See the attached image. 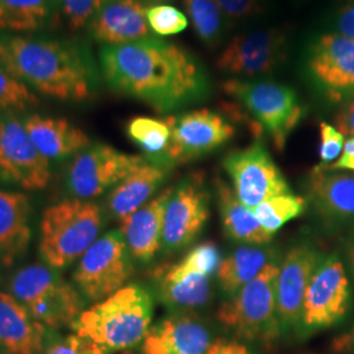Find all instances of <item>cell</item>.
Instances as JSON below:
<instances>
[{
  "mask_svg": "<svg viewBox=\"0 0 354 354\" xmlns=\"http://www.w3.org/2000/svg\"><path fill=\"white\" fill-rule=\"evenodd\" d=\"M100 66L111 88L162 113L198 102L209 92V77L201 64L160 38L102 46Z\"/></svg>",
  "mask_w": 354,
  "mask_h": 354,
  "instance_id": "6da1fadb",
  "label": "cell"
},
{
  "mask_svg": "<svg viewBox=\"0 0 354 354\" xmlns=\"http://www.w3.org/2000/svg\"><path fill=\"white\" fill-rule=\"evenodd\" d=\"M0 66L38 92L64 102H83L96 87L88 51L54 38L0 37Z\"/></svg>",
  "mask_w": 354,
  "mask_h": 354,
  "instance_id": "7a4b0ae2",
  "label": "cell"
},
{
  "mask_svg": "<svg viewBox=\"0 0 354 354\" xmlns=\"http://www.w3.org/2000/svg\"><path fill=\"white\" fill-rule=\"evenodd\" d=\"M152 317L151 294L133 283L84 310L73 329L100 353H118L142 344Z\"/></svg>",
  "mask_w": 354,
  "mask_h": 354,
  "instance_id": "3957f363",
  "label": "cell"
},
{
  "mask_svg": "<svg viewBox=\"0 0 354 354\" xmlns=\"http://www.w3.org/2000/svg\"><path fill=\"white\" fill-rule=\"evenodd\" d=\"M102 223V210L96 203L73 198L51 205L39 226L41 257L55 270L71 266L97 241Z\"/></svg>",
  "mask_w": 354,
  "mask_h": 354,
  "instance_id": "277c9868",
  "label": "cell"
},
{
  "mask_svg": "<svg viewBox=\"0 0 354 354\" xmlns=\"http://www.w3.org/2000/svg\"><path fill=\"white\" fill-rule=\"evenodd\" d=\"M11 294L32 317L51 330L74 326L84 311L83 295L50 266L35 264L20 269L11 279Z\"/></svg>",
  "mask_w": 354,
  "mask_h": 354,
  "instance_id": "5b68a950",
  "label": "cell"
},
{
  "mask_svg": "<svg viewBox=\"0 0 354 354\" xmlns=\"http://www.w3.org/2000/svg\"><path fill=\"white\" fill-rule=\"evenodd\" d=\"M279 266L272 260L264 270L221 304L218 322L239 339L270 344L279 337L276 281Z\"/></svg>",
  "mask_w": 354,
  "mask_h": 354,
  "instance_id": "8992f818",
  "label": "cell"
},
{
  "mask_svg": "<svg viewBox=\"0 0 354 354\" xmlns=\"http://www.w3.org/2000/svg\"><path fill=\"white\" fill-rule=\"evenodd\" d=\"M253 117V133L266 131L282 151L292 130L304 117V108L294 89L266 80L231 79L222 86Z\"/></svg>",
  "mask_w": 354,
  "mask_h": 354,
  "instance_id": "52a82bcc",
  "label": "cell"
},
{
  "mask_svg": "<svg viewBox=\"0 0 354 354\" xmlns=\"http://www.w3.org/2000/svg\"><path fill=\"white\" fill-rule=\"evenodd\" d=\"M134 272L121 231L113 230L95 241L74 272L77 290L91 302H100L125 288Z\"/></svg>",
  "mask_w": 354,
  "mask_h": 354,
  "instance_id": "ba28073f",
  "label": "cell"
},
{
  "mask_svg": "<svg viewBox=\"0 0 354 354\" xmlns=\"http://www.w3.org/2000/svg\"><path fill=\"white\" fill-rule=\"evenodd\" d=\"M149 159L118 151L112 146L96 143L76 153L67 165L66 183L80 200H91L114 188Z\"/></svg>",
  "mask_w": 354,
  "mask_h": 354,
  "instance_id": "9c48e42d",
  "label": "cell"
},
{
  "mask_svg": "<svg viewBox=\"0 0 354 354\" xmlns=\"http://www.w3.org/2000/svg\"><path fill=\"white\" fill-rule=\"evenodd\" d=\"M223 167L239 201L252 212L266 200L291 192L281 169L260 142L228 153Z\"/></svg>",
  "mask_w": 354,
  "mask_h": 354,
  "instance_id": "30bf717a",
  "label": "cell"
},
{
  "mask_svg": "<svg viewBox=\"0 0 354 354\" xmlns=\"http://www.w3.org/2000/svg\"><path fill=\"white\" fill-rule=\"evenodd\" d=\"M51 178L49 160L38 151L23 122L0 118V180L24 190H41Z\"/></svg>",
  "mask_w": 354,
  "mask_h": 354,
  "instance_id": "8fae6325",
  "label": "cell"
},
{
  "mask_svg": "<svg viewBox=\"0 0 354 354\" xmlns=\"http://www.w3.org/2000/svg\"><path fill=\"white\" fill-rule=\"evenodd\" d=\"M209 215V193L203 174H193L174 189L167 203L162 247L172 252L190 245L203 231Z\"/></svg>",
  "mask_w": 354,
  "mask_h": 354,
  "instance_id": "7c38bea8",
  "label": "cell"
},
{
  "mask_svg": "<svg viewBox=\"0 0 354 354\" xmlns=\"http://www.w3.org/2000/svg\"><path fill=\"white\" fill-rule=\"evenodd\" d=\"M286 35L277 29H260L243 33L216 58V67L227 75L254 77L268 75L283 64L286 57Z\"/></svg>",
  "mask_w": 354,
  "mask_h": 354,
  "instance_id": "4fadbf2b",
  "label": "cell"
},
{
  "mask_svg": "<svg viewBox=\"0 0 354 354\" xmlns=\"http://www.w3.org/2000/svg\"><path fill=\"white\" fill-rule=\"evenodd\" d=\"M349 279L337 256L320 261L304 295L301 322L307 328H327L348 311Z\"/></svg>",
  "mask_w": 354,
  "mask_h": 354,
  "instance_id": "5bb4252c",
  "label": "cell"
},
{
  "mask_svg": "<svg viewBox=\"0 0 354 354\" xmlns=\"http://www.w3.org/2000/svg\"><path fill=\"white\" fill-rule=\"evenodd\" d=\"M307 70L330 100L354 95V38L340 33L317 38L308 51Z\"/></svg>",
  "mask_w": 354,
  "mask_h": 354,
  "instance_id": "9a60e30c",
  "label": "cell"
},
{
  "mask_svg": "<svg viewBox=\"0 0 354 354\" xmlns=\"http://www.w3.org/2000/svg\"><path fill=\"white\" fill-rule=\"evenodd\" d=\"M234 134V125L223 115L209 109L174 115L172 145L167 160L174 165L189 162L219 149Z\"/></svg>",
  "mask_w": 354,
  "mask_h": 354,
  "instance_id": "2e32d148",
  "label": "cell"
},
{
  "mask_svg": "<svg viewBox=\"0 0 354 354\" xmlns=\"http://www.w3.org/2000/svg\"><path fill=\"white\" fill-rule=\"evenodd\" d=\"M320 261L317 250L306 243L294 245L286 253L276 281V306L281 327H290L301 322L304 295Z\"/></svg>",
  "mask_w": 354,
  "mask_h": 354,
  "instance_id": "e0dca14e",
  "label": "cell"
},
{
  "mask_svg": "<svg viewBox=\"0 0 354 354\" xmlns=\"http://www.w3.org/2000/svg\"><path fill=\"white\" fill-rule=\"evenodd\" d=\"M146 10L147 7L137 0H106L91 19L89 35L104 46L152 37Z\"/></svg>",
  "mask_w": 354,
  "mask_h": 354,
  "instance_id": "ac0fdd59",
  "label": "cell"
},
{
  "mask_svg": "<svg viewBox=\"0 0 354 354\" xmlns=\"http://www.w3.org/2000/svg\"><path fill=\"white\" fill-rule=\"evenodd\" d=\"M209 329L197 317L175 314L151 326L140 344V354H207Z\"/></svg>",
  "mask_w": 354,
  "mask_h": 354,
  "instance_id": "d6986e66",
  "label": "cell"
},
{
  "mask_svg": "<svg viewBox=\"0 0 354 354\" xmlns=\"http://www.w3.org/2000/svg\"><path fill=\"white\" fill-rule=\"evenodd\" d=\"M169 187L121 221V234L133 260L149 263L162 247L165 207L174 192Z\"/></svg>",
  "mask_w": 354,
  "mask_h": 354,
  "instance_id": "ffe728a7",
  "label": "cell"
},
{
  "mask_svg": "<svg viewBox=\"0 0 354 354\" xmlns=\"http://www.w3.org/2000/svg\"><path fill=\"white\" fill-rule=\"evenodd\" d=\"M53 332L36 322L12 294L0 292V353L39 354Z\"/></svg>",
  "mask_w": 354,
  "mask_h": 354,
  "instance_id": "44dd1931",
  "label": "cell"
},
{
  "mask_svg": "<svg viewBox=\"0 0 354 354\" xmlns=\"http://www.w3.org/2000/svg\"><path fill=\"white\" fill-rule=\"evenodd\" d=\"M307 192L319 214L326 219H354V174L317 165L307 178Z\"/></svg>",
  "mask_w": 354,
  "mask_h": 354,
  "instance_id": "7402d4cb",
  "label": "cell"
},
{
  "mask_svg": "<svg viewBox=\"0 0 354 354\" xmlns=\"http://www.w3.org/2000/svg\"><path fill=\"white\" fill-rule=\"evenodd\" d=\"M30 213L26 194L0 189V260L6 266L15 264L29 247Z\"/></svg>",
  "mask_w": 354,
  "mask_h": 354,
  "instance_id": "603a6c76",
  "label": "cell"
},
{
  "mask_svg": "<svg viewBox=\"0 0 354 354\" xmlns=\"http://www.w3.org/2000/svg\"><path fill=\"white\" fill-rule=\"evenodd\" d=\"M23 124L38 151L48 160L75 156L91 145L88 136L64 118L33 114Z\"/></svg>",
  "mask_w": 354,
  "mask_h": 354,
  "instance_id": "cb8c5ba5",
  "label": "cell"
},
{
  "mask_svg": "<svg viewBox=\"0 0 354 354\" xmlns=\"http://www.w3.org/2000/svg\"><path fill=\"white\" fill-rule=\"evenodd\" d=\"M165 168L147 160L114 187L108 197L109 213L122 221L136 213L165 181Z\"/></svg>",
  "mask_w": 354,
  "mask_h": 354,
  "instance_id": "d4e9b609",
  "label": "cell"
},
{
  "mask_svg": "<svg viewBox=\"0 0 354 354\" xmlns=\"http://www.w3.org/2000/svg\"><path fill=\"white\" fill-rule=\"evenodd\" d=\"M160 299L168 307L190 310L201 307L210 298V277L180 266H163L155 272Z\"/></svg>",
  "mask_w": 354,
  "mask_h": 354,
  "instance_id": "484cf974",
  "label": "cell"
},
{
  "mask_svg": "<svg viewBox=\"0 0 354 354\" xmlns=\"http://www.w3.org/2000/svg\"><path fill=\"white\" fill-rule=\"evenodd\" d=\"M215 190L223 227L231 239L251 245H264L272 241L273 235L259 223L252 210L239 201L226 181L216 178Z\"/></svg>",
  "mask_w": 354,
  "mask_h": 354,
  "instance_id": "4316f807",
  "label": "cell"
},
{
  "mask_svg": "<svg viewBox=\"0 0 354 354\" xmlns=\"http://www.w3.org/2000/svg\"><path fill=\"white\" fill-rule=\"evenodd\" d=\"M272 253L264 248L243 245L222 260L216 276L222 290L230 297L256 279L269 263Z\"/></svg>",
  "mask_w": 354,
  "mask_h": 354,
  "instance_id": "83f0119b",
  "label": "cell"
},
{
  "mask_svg": "<svg viewBox=\"0 0 354 354\" xmlns=\"http://www.w3.org/2000/svg\"><path fill=\"white\" fill-rule=\"evenodd\" d=\"M174 115L165 120L151 117H134L127 124V134L147 159L153 163H168V152L172 145Z\"/></svg>",
  "mask_w": 354,
  "mask_h": 354,
  "instance_id": "f1b7e54d",
  "label": "cell"
},
{
  "mask_svg": "<svg viewBox=\"0 0 354 354\" xmlns=\"http://www.w3.org/2000/svg\"><path fill=\"white\" fill-rule=\"evenodd\" d=\"M57 0H0V30L33 32L46 26Z\"/></svg>",
  "mask_w": 354,
  "mask_h": 354,
  "instance_id": "f546056e",
  "label": "cell"
},
{
  "mask_svg": "<svg viewBox=\"0 0 354 354\" xmlns=\"http://www.w3.org/2000/svg\"><path fill=\"white\" fill-rule=\"evenodd\" d=\"M197 36L209 46H215L225 33V13L215 0H183Z\"/></svg>",
  "mask_w": 354,
  "mask_h": 354,
  "instance_id": "4dcf8cb0",
  "label": "cell"
},
{
  "mask_svg": "<svg viewBox=\"0 0 354 354\" xmlns=\"http://www.w3.org/2000/svg\"><path fill=\"white\" fill-rule=\"evenodd\" d=\"M306 209V200L294 193L274 196L253 209L259 223L269 234H276L289 221L299 216Z\"/></svg>",
  "mask_w": 354,
  "mask_h": 354,
  "instance_id": "1f68e13d",
  "label": "cell"
},
{
  "mask_svg": "<svg viewBox=\"0 0 354 354\" xmlns=\"http://www.w3.org/2000/svg\"><path fill=\"white\" fill-rule=\"evenodd\" d=\"M37 104V97L28 86L0 66V109L26 111Z\"/></svg>",
  "mask_w": 354,
  "mask_h": 354,
  "instance_id": "d6a6232c",
  "label": "cell"
},
{
  "mask_svg": "<svg viewBox=\"0 0 354 354\" xmlns=\"http://www.w3.org/2000/svg\"><path fill=\"white\" fill-rule=\"evenodd\" d=\"M146 17L152 30L160 36L181 33L188 26L187 16L172 6L158 4L147 7Z\"/></svg>",
  "mask_w": 354,
  "mask_h": 354,
  "instance_id": "836d02e7",
  "label": "cell"
},
{
  "mask_svg": "<svg viewBox=\"0 0 354 354\" xmlns=\"http://www.w3.org/2000/svg\"><path fill=\"white\" fill-rule=\"evenodd\" d=\"M222 263V256L218 250V247L212 241H206L203 244L196 245L190 252L184 256L178 264L192 270L205 274L207 277H212L218 272V268Z\"/></svg>",
  "mask_w": 354,
  "mask_h": 354,
  "instance_id": "e575fe53",
  "label": "cell"
},
{
  "mask_svg": "<svg viewBox=\"0 0 354 354\" xmlns=\"http://www.w3.org/2000/svg\"><path fill=\"white\" fill-rule=\"evenodd\" d=\"M106 0H57L64 19L73 29L88 26L91 19L102 8Z\"/></svg>",
  "mask_w": 354,
  "mask_h": 354,
  "instance_id": "d590c367",
  "label": "cell"
},
{
  "mask_svg": "<svg viewBox=\"0 0 354 354\" xmlns=\"http://www.w3.org/2000/svg\"><path fill=\"white\" fill-rule=\"evenodd\" d=\"M344 136L342 133L327 122L320 124V147L319 156L322 165H328L336 162L339 156H342L344 150Z\"/></svg>",
  "mask_w": 354,
  "mask_h": 354,
  "instance_id": "8d00e7d4",
  "label": "cell"
},
{
  "mask_svg": "<svg viewBox=\"0 0 354 354\" xmlns=\"http://www.w3.org/2000/svg\"><path fill=\"white\" fill-rule=\"evenodd\" d=\"M39 354H102L91 342L79 335L49 339Z\"/></svg>",
  "mask_w": 354,
  "mask_h": 354,
  "instance_id": "74e56055",
  "label": "cell"
},
{
  "mask_svg": "<svg viewBox=\"0 0 354 354\" xmlns=\"http://www.w3.org/2000/svg\"><path fill=\"white\" fill-rule=\"evenodd\" d=\"M231 20H241L260 12L263 0H215Z\"/></svg>",
  "mask_w": 354,
  "mask_h": 354,
  "instance_id": "f35d334b",
  "label": "cell"
},
{
  "mask_svg": "<svg viewBox=\"0 0 354 354\" xmlns=\"http://www.w3.org/2000/svg\"><path fill=\"white\" fill-rule=\"evenodd\" d=\"M336 33L354 38V0H342L335 16Z\"/></svg>",
  "mask_w": 354,
  "mask_h": 354,
  "instance_id": "ab89813d",
  "label": "cell"
},
{
  "mask_svg": "<svg viewBox=\"0 0 354 354\" xmlns=\"http://www.w3.org/2000/svg\"><path fill=\"white\" fill-rule=\"evenodd\" d=\"M335 125L344 137L354 138V99L336 114Z\"/></svg>",
  "mask_w": 354,
  "mask_h": 354,
  "instance_id": "60d3db41",
  "label": "cell"
},
{
  "mask_svg": "<svg viewBox=\"0 0 354 354\" xmlns=\"http://www.w3.org/2000/svg\"><path fill=\"white\" fill-rule=\"evenodd\" d=\"M207 354H251V352L244 344L236 340L218 339L212 342Z\"/></svg>",
  "mask_w": 354,
  "mask_h": 354,
  "instance_id": "b9f144b4",
  "label": "cell"
},
{
  "mask_svg": "<svg viewBox=\"0 0 354 354\" xmlns=\"http://www.w3.org/2000/svg\"><path fill=\"white\" fill-rule=\"evenodd\" d=\"M324 167L328 169H352L354 171V138H349L345 142L342 156L335 163L324 165Z\"/></svg>",
  "mask_w": 354,
  "mask_h": 354,
  "instance_id": "7bdbcfd3",
  "label": "cell"
},
{
  "mask_svg": "<svg viewBox=\"0 0 354 354\" xmlns=\"http://www.w3.org/2000/svg\"><path fill=\"white\" fill-rule=\"evenodd\" d=\"M346 259H348L349 268H351L354 276V239L349 241L348 245H346Z\"/></svg>",
  "mask_w": 354,
  "mask_h": 354,
  "instance_id": "ee69618b",
  "label": "cell"
},
{
  "mask_svg": "<svg viewBox=\"0 0 354 354\" xmlns=\"http://www.w3.org/2000/svg\"><path fill=\"white\" fill-rule=\"evenodd\" d=\"M348 342H349V344L354 348V327L353 329H352V332H351V335L348 336Z\"/></svg>",
  "mask_w": 354,
  "mask_h": 354,
  "instance_id": "f6af8a7d",
  "label": "cell"
},
{
  "mask_svg": "<svg viewBox=\"0 0 354 354\" xmlns=\"http://www.w3.org/2000/svg\"><path fill=\"white\" fill-rule=\"evenodd\" d=\"M137 1H140L142 4H145V3H151V1H156V0H137Z\"/></svg>",
  "mask_w": 354,
  "mask_h": 354,
  "instance_id": "bcb514c9",
  "label": "cell"
}]
</instances>
